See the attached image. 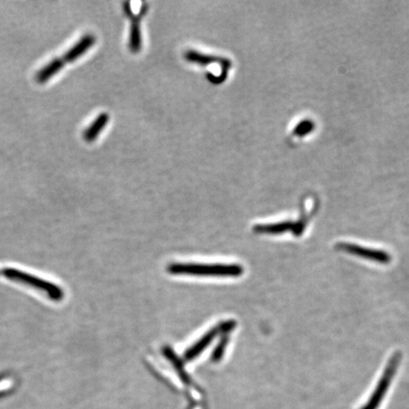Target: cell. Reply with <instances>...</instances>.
Masks as SVG:
<instances>
[{
	"mask_svg": "<svg viewBox=\"0 0 409 409\" xmlns=\"http://www.w3.org/2000/svg\"><path fill=\"white\" fill-rule=\"evenodd\" d=\"M125 11L127 15L133 19L131 33H130L129 47L133 52H139L142 49V35H140V21L142 18L143 12L140 15L134 16L130 9L129 4H126Z\"/></svg>",
	"mask_w": 409,
	"mask_h": 409,
	"instance_id": "6",
	"label": "cell"
},
{
	"mask_svg": "<svg viewBox=\"0 0 409 409\" xmlns=\"http://www.w3.org/2000/svg\"><path fill=\"white\" fill-rule=\"evenodd\" d=\"M215 335L216 331L208 332V334L206 335V337H203L198 343L196 344L193 348H191V349H189V351L186 352V358H187L188 360H191L196 357V355H198L200 352H201L203 349L210 344L211 341L213 340Z\"/></svg>",
	"mask_w": 409,
	"mask_h": 409,
	"instance_id": "10",
	"label": "cell"
},
{
	"mask_svg": "<svg viewBox=\"0 0 409 409\" xmlns=\"http://www.w3.org/2000/svg\"><path fill=\"white\" fill-rule=\"evenodd\" d=\"M186 60L200 65V66H208L210 64H219L221 66H231L230 61L228 59L218 57V56L202 55L196 50H188L185 55Z\"/></svg>",
	"mask_w": 409,
	"mask_h": 409,
	"instance_id": "8",
	"label": "cell"
},
{
	"mask_svg": "<svg viewBox=\"0 0 409 409\" xmlns=\"http://www.w3.org/2000/svg\"><path fill=\"white\" fill-rule=\"evenodd\" d=\"M109 121V115L107 113H101L95 118L94 121L83 133L84 139L86 142H94L98 135L103 131L104 127L107 125Z\"/></svg>",
	"mask_w": 409,
	"mask_h": 409,
	"instance_id": "9",
	"label": "cell"
},
{
	"mask_svg": "<svg viewBox=\"0 0 409 409\" xmlns=\"http://www.w3.org/2000/svg\"><path fill=\"white\" fill-rule=\"evenodd\" d=\"M1 274H4L7 279H10L11 281L27 284V286H32L33 288L47 293L49 298H52V301H59L63 300V290L60 287L55 286V284L49 283V281L27 274V273L22 272V271L13 269V268L4 269Z\"/></svg>",
	"mask_w": 409,
	"mask_h": 409,
	"instance_id": "2",
	"label": "cell"
},
{
	"mask_svg": "<svg viewBox=\"0 0 409 409\" xmlns=\"http://www.w3.org/2000/svg\"><path fill=\"white\" fill-rule=\"evenodd\" d=\"M95 43L96 38L94 35H90V33L86 35L77 43L73 45L67 52H65L63 57L57 58L58 61L60 62L62 67H64L67 63H72L83 56L90 47L94 46Z\"/></svg>",
	"mask_w": 409,
	"mask_h": 409,
	"instance_id": "5",
	"label": "cell"
},
{
	"mask_svg": "<svg viewBox=\"0 0 409 409\" xmlns=\"http://www.w3.org/2000/svg\"><path fill=\"white\" fill-rule=\"evenodd\" d=\"M400 358L402 357L399 352L392 355L391 359L389 360L388 366L383 371V376L381 377L380 382L378 383L377 388H375L371 399L369 400V403L363 409H376L377 406L380 405L381 400L385 397V394L391 386L392 378L396 374L397 369L399 368Z\"/></svg>",
	"mask_w": 409,
	"mask_h": 409,
	"instance_id": "3",
	"label": "cell"
},
{
	"mask_svg": "<svg viewBox=\"0 0 409 409\" xmlns=\"http://www.w3.org/2000/svg\"><path fill=\"white\" fill-rule=\"evenodd\" d=\"M306 222V220H303L298 224H295L293 222H281L277 223V224L258 225V227L255 228V230L259 233L281 234L290 230H296L298 232L297 227H298V231L301 232L303 230Z\"/></svg>",
	"mask_w": 409,
	"mask_h": 409,
	"instance_id": "7",
	"label": "cell"
},
{
	"mask_svg": "<svg viewBox=\"0 0 409 409\" xmlns=\"http://www.w3.org/2000/svg\"><path fill=\"white\" fill-rule=\"evenodd\" d=\"M338 250L344 252L352 254V255L360 257V258L369 259V261L380 262V264H388L391 261V257L385 251L371 250L360 247V245L348 244V242H340L337 245Z\"/></svg>",
	"mask_w": 409,
	"mask_h": 409,
	"instance_id": "4",
	"label": "cell"
},
{
	"mask_svg": "<svg viewBox=\"0 0 409 409\" xmlns=\"http://www.w3.org/2000/svg\"><path fill=\"white\" fill-rule=\"evenodd\" d=\"M169 272L176 275L213 276V277H238L242 269L239 265L225 264H172Z\"/></svg>",
	"mask_w": 409,
	"mask_h": 409,
	"instance_id": "1",
	"label": "cell"
},
{
	"mask_svg": "<svg viewBox=\"0 0 409 409\" xmlns=\"http://www.w3.org/2000/svg\"><path fill=\"white\" fill-rule=\"evenodd\" d=\"M313 123L310 121H301L298 123L297 126L295 127L294 135H298V137H301V135H306L308 133L312 132Z\"/></svg>",
	"mask_w": 409,
	"mask_h": 409,
	"instance_id": "11",
	"label": "cell"
}]
</instances>
